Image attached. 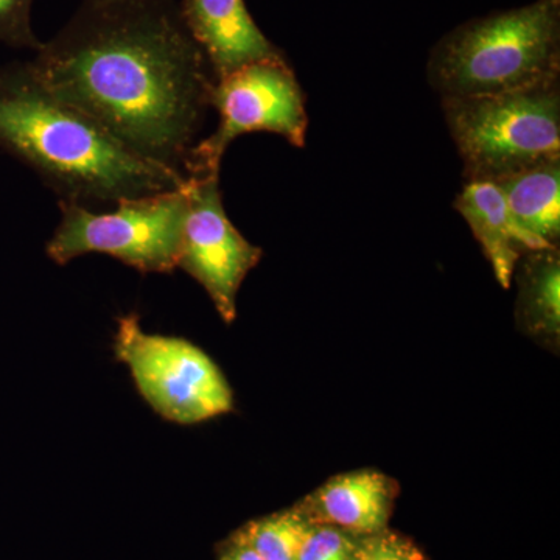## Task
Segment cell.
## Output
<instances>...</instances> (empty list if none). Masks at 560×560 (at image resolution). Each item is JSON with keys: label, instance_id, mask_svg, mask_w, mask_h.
<instances>
[{"label": "cell", "instance_id": "6da1fadb", "mask_svg": "<svg viewBox=\"0 0 560 560\" xmlns=\"http://www.w3.org/2000/svg\"><path fill=\"white\" fill-rule=\"evenodd\" d=\"M28 62L61 101L186 176L213 75L173 0L83 3Z\"/></svg>", "mask_w": 560, "mask_h": 560}, {"label": "cell", "instance_id": "7a4b0ae2", "mask_svg": "<svg viewBox=\"0 0 560 560\" xmlns=\"http://www.w3.org/2000/svg\"><path fill=\"white\" fill-rule=\"evenodd\" d=\"M0 149L31 167L60 202L114 206L186 186L97 120L47 90L31 62L0 66Z\"/></svg>", "mask_w": 560, "mask_h": 560}, {"label": "cell", "instance_id": "3957f363", "mask_svg": "<svg viewBox=\"0 0 560 560\" xmlns=\"http://www.w3.org/2000/svg\"><path fill=\"white\" fill-rule=\"evenodd\" d=\"M427 77L441 98L560 80V0H534L463 22L434 44Z\"/></svg>", "mask_w": 560, "mask_h": 560}, {"label": "cell", "instance_id": "277c9868", "mask_svg": "<svg viewBox=\"0 0 560 560\" xmlns=\"http://www.w3.org/2000/svg\"><path fill=\"white\" fill-rule=\"evenodd\" d=\"M441 106L466 180H497L560 158V80L441 98Z\"/></svg>", "mask_w": 560, "mask_h": 560}, {"label": "cell", "instance_id": "5b68a950", "mask_svg": "<svg viewBox=\"0 0 560 560\" xmlns=\"http://www.w3.org/2000/svg\"><path fill=\"white\" fill-rule=\"evenodd\" d=\"M60 224L47 243L55 264L98 253L145 275L178 268L187 183L180 189L121 200L102 213L72 202H60Z\"/></svg>", "mask_w": 560, "mask_h": 560}, {"label": "cell", "instance_id": "8992f818", "mask_svg": "<svg viewBox=\"0 0 560 560\" xmlns=\"http://www.w3.org/2000/svg\"><path fill=\"white\" fill-rule=\"evenodd\" d=\"M209 105L219 113V127L195 143L186 164L187 178L220 173L231 143L248 132H272L298 149L307 142L305 95L285 55L250 62L213 80Z\"/></svg>", "mask_w": 560, "mask_h": 560}, {"label": "cell", "instance_id": "52a82bcc", "mask_svg": "<svg viewBox=\"0 0 560 560\" xmlns=\"http://www.w3.org/2000/svg\"><path fill=\"white\" fill-rule=\"evenodd\" d=\"M114 350L140 396L171 422L194 425L234 408L230 383L215 361L184 338L149 334L138 316L127 315L119 319Z\"/></svg>", "mask_w": 560, "mask_h": 560}, {"label": "cell", "instance_id": "ba28073f", "mask_svg": "<svg viewBox=\"0 0 560 560\" xmlns=\"http://www.w3.org/2000/svg\"><path fill=\"white\" fill-rule=\"evenodd\" d=\"M261 256L264 250L246 241L228 217L220 173L187 178L178 268L200 283L224 323H234L243 280Z\"/></svg>", "mask_w": 560, "mask_h": 560}, {"label": "cell", "instance_id": "9c48e42d", "mask_svg": "<svg viewBox=\"0 0 560 560\" xmlns=\"http://www.w3.org/2000/svg\"><path fill=\"white\" fill-rule=\"evenodd\" d=\"M180 20L200 46L213 80L250 62L282 57L267 38L245 0H180Z\"/></svg>", "mask_w": 560, "mask_h": 560}, {"label": "cell", "instance_id": "30bf717a", "mask_svg": "<svg viewBox=\"0 0 560 560\" xmlns=\"http://www.w3.org/2000/svg\"><path fill=\"white\" fill-rule=\"evenodd\" d=\"M399 482L378 470L337 475L294 504L315 525H329L355 536L389 528Z\"/></svg>", "mask_w": 560, "mask_h": 560}, {"label": "cell", "instance_id": "8fae6325", "mask_svg": "<svg viewBox=\"0 0 560 560\" xmlns=\"http://www.w3.org/2000/svg\"><path fill=\"white\" fill-rule=\"evenodd\" d=\"M453 206L469 224L503 289H510L515 268L526 253L544 249L517 226L492 180H466Z\"/></svg>", "mask_w": 560, "mask_h": 560}, {"label": "cell", "instance_id": "7c38bea8", "mask_svg": "<svg viewBox=\"0 0 560 560\" xmlns=\"http://www.w3.org/2000/svg\"><path fill=\"white\" fill-rule=\"evenodd\" d=\"M515 223L541 248H559L560 158L492 180Z\"/></svg>", "mask_w": 560, "mask_h": 560}, {"label": "cell", "instance_id": "4fadbf2b", "mask_svg": "<svg viewBox=\"0 0 560 560\" xmlns=\"http://www.w3.org/2000/svg\"><path fill=\"white\" fill-rule=\"evenodd\" d=\"M515 318L534 340L558 346L560 335L559 248L529 250L518 261Z\"/></svg>", "mask_w": 560, "mask_h": 560}, {"label": "cell", "instance_id": "5bb4252c", "mask_svg": "<svg viewBox=\"0 0 560 560\" xmlns=\"http://www.w3.org/2000/svg\"><path fill=\"white\" fill-rule=\"evenodd\" d=\"M312 523L296 506L246 523L235 530L264 560H296Z\"/></svg>", "mask_w": 560, "mask_h": 560}, {"label": "cell", "instance_id": "9a60e30c", "mask_svg": "<svg viewBox=\"0 0 560 560\" xmlns=\"http://www.w3.org/2000/svg\"><path fill=\"white\" fill-rule=\"evenodd\" d=\"M360 537L335 526L312 523L296 560H353Z\"/></svg>", "mask_w": 560, "mask_h": 560}, {"label": "cell", "instance_id": "2e32d148", "mask_svg": "<svg viewBox=\"0 0 560 560\" xmlns=\"http://www.w3.org/2000/svg\"><path fill=\"white\" fill-rule=\"evenodd\" d=\"M33 3L35 0H0V44L35 51L43 46L33 31Z\"/></svg>", "mask_w": 560, "mask_h": 560}, {"label": "cell", "instance_id": "e0dca14e", "mask_svg": "<svg viewBox=\"0 0 560 560\" xmlns=\"http://www.w3.org/2000/svg\"><path fill=\"white\" fill-rule=\"evenodd\" d=\"M353 560H429V558L410 537L386 528L370 536H361Z\"/></svg>", "mask_w": 560, "mask_h": 560}, {"label": "cell", "instance_id": "ac0fdd59", "mask_svg": "<svg viewBox=\"0 0 560 560\" xmlns=\"http://www.w3.org/2000/svg\"><path fill=\"white\" fill-rule=\"evenodd\" d=\"M219 560H264L259 552L249 547L237 533L220 547Z\"/></svg>", "mask_w": 560, "mask_h": 560}, {"label": "cell", "instance_id": "d6986e66", "mask_svg": "<svg viewBox=\"0 0 560 560\" xmlns=\"http://www.w3.org/2000/svg\"><path fill=\"white\" fill-rule=\"evenodd\" d=\"M110 2H125V0H83V3H110Z\"/></svg>", "mask_w": 560, "mask_h": 560}]
</instances>
